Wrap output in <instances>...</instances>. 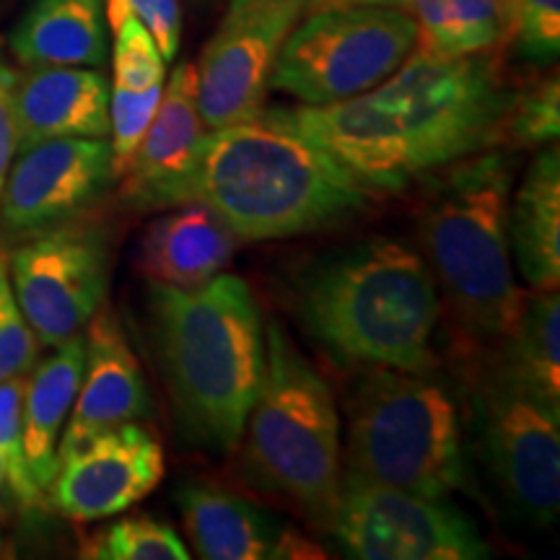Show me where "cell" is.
Listing matches in <instances>:
<instances>
[{
  "label": "cell",
  "mask_w": 560,
  "mask_h": 560,
  "mask_svg": "<svg viewBox=\"0 0 560 560\" xmlns=\"http://www.w3.org/2000/svg\"><path fill=\"white\" fill-rule=\"evenodd\" d=\"M514 91L499 52L444 58L416 47L366 94L283 112L371 192H402L472 153L499 149Z\"/></svg>",
  "instance_id": "obj_1"
},
{
  "label": "cell",
  "mask_w": 560,
  "mask_h": 560,
  "mask_svg": "<svg viewBox=\"0 0 560 560\" xmlns=\"http://www.w3.org/2000/svg\"><path fill=\"white\" fill-rule=\"evenodd\" d=\"M374 192L306 138L283 107L208 130L198 200L242 242H272L340 226L369 210Z\"/></svg>",
  "instance_id": "obj_2"
},
{
  "label": "cell",
  "mask_w": 560,
  "mask_h": 560,
  "mask_svg": "<svg viewBox=\"0 0 560 560\" xmlns=\"http://www.w3.org/2000/svg\"><path fill=\"white\" fill-rule=\"evenodd\" d=\"M149 314L182 431L200 450L231 454L265 363L262 314L247 280L219 272L198 289L149 283Z\"/></svg>",
  "instance_id": "obj_3"
},
{
  "label": "cell",
  "mask_w": 560,
  "mask_h": 560,
  "mask_svg": "<svg viewBox=\"0 0 560 560\" xmlns=\"http://www.w3.org/2000/svg\"><path fill=\"white\" fill-rule=\"evenodd\" d=\"M514 161L488 149L452 164L420 210L418 229L462 359L493 355L511 338L527 291L511 268L509 206Z\"/></svg>",
  "instance_id": "obj_4"
},
{
  "label": "cell",
  "mask_w": 560,
  "mask_h": 560,
  "mask_svg": "<svg viewBox=\"0 0 560 560\" xmlns=\"http://www.w3.org/2000/svg\"><path fill=\"white\" fill-rule=\"evenodd\" d=\"M299 317L338 361L397 371L436 366L439 289L408 244L374 240L327 257L301 280Z\"/></svg>",
  "instance_id": "obj_5"
},
{
  "label": "cell",
  "mask_w": 560,
  "mask_h": 560,
  "mask_svg": "<svg viewBox=\"0 0 560 560\" xmlns=\"http://www.w3.org/2000/svg\"><path fill=\"white\" fill-rule=\"evenodd\" d=\"M342 423L330 384L280 322L265 327V363L247 425L249 478L327 527L342 488Z\"/></svg>",
  "instance_id": "obj_6"
},
{
  "label": "cell",
  "mask_w": 560,
  "mask_h": 560,
  "mask_svg": "<svg viewBox=\"0 0 560 560\" xmlns=\"http://www.w3.org/2000/svg\"><path fill=\"white\" fill-rule=\"evenodd\" d=\"M342 472L425 499L470 488L462 418L431 371L369 369L348 402Z\"/></svg>",
  "instance_id": "obj_7"
},
{
  "label": "cell",
  "mask_w": 560,
  "mask_h": 560,
  "mask_svg": "<svg viewBox=\"0 0 560 560\" xmlns=\"http://www.w3.org/2000/svg\"><path fill=\"white\" fill-rule=\"evenodd\" d=\"M304 13L280 45L270 89L310 107L366 94L418 45V26L405 9L332 5Z\"/></svg>",
  "instance_id": "obj_8"
},
{
  "label": "cell",
  "mask_w": 560,
  "mask_h": 560,
  "mask_svg": "<svg viewBox=\"0 0 560 560\" xmlns=\"http://www.w3.org/2000/svg\"><path fill=\"white\" fill-rule=\"evenodd\" d=\"M478 452L511 509L537 527L560 511V405L524 387L493 359L472 374Z\"/></svg>",
  "instance_id": "obj_9"
},
{
  "label": "cell",
  "mask_w": 560,
  "mask_h": 560,
  "mask_svg": "<svg viewBox=\"0 0 560 560\" xmlns=\"http://www.w3.org/2000/svg\"><path fill=\"white\" fill-rule=\"evenodd\" d=\"M327 532L359 560H482L478 524L446 499H425L342 472Z\"/></svg>",
  "instance_id": "obj_10"
},
{
  "label": "cell",
  "mask_w": 560,
  "mask_h": 560,
  "mask_svg": "<svg viewBox=\"0 0 560 560\" xmlns=\"http://www.w3.org/2000/svg\"><path fill=\"white\" fill-rule=\"evenodd\" d=\"M13 296L42 346L83 332L102 310L112 278V236L104 226L66 221L26 236L9 255Z\"/></svg>",
  "instance_id": "obj_11"
},
{
  "label": "cell",
  "mask_w": 560,
  "mask_h": 560,
  "mask_svg": "<svg viewBox=\"0 0 560 560\" xmlns=\"http://www.w3.org/2000/svg\"><path fill=\"white\" fill-rule=\"evenodd\" d=\"M306 3L226 11L200 55L198 109L206 130L252 120L265 109L280 45L304 16Z\"/></svg>",
  "instance_id": "obj_12"
},
{
  "label": "cell",
  "mask_w": 560,
  "mask_h": 560,
  "mask_svg": "<svg viewBox=\"0 0 560 560\" xmlns=\"http://www.w3.org/2000/svg\"><path fill=\"white\" fill-rule=\"evenodd\" d=\"M0 198V226L9 236L79 219L112 185L107 138H58L19 151Z\"/></svg>",
  "instance_id": "obj_13"
},
{
  "label": "cell",
  "mask_w": 560,
  "mask_h": 560,
  "mask_svg": "<svg viewBox=\"0 0 560 560\" xmlns=\"http://www.w3.org/2000/svg\"><path fill=\"white\" fill-rule=\"evenodd\" d=\"M161 478L164 446L138 420L100 433L60 459L47 499L68 520L100 522L136 506Z\"/></svg>",
  "instance_id": "obj_14"
},
{
  "label": "cell",
  "mask_w": 560,
  "mask_h": 560,
  "mask_svg": "<svg viewBox=\"0 0 560 560\" xmlns=\"http://www.w3.org/2000/svg\"><path fill=\"white\" fill-rule=\"evenodd\" d=\"M206 132L198 109V73L192 62H179L120 179L122 206L138 213H153L198 200V170Z\"/></svg>",
  "instance_id": "obj_15"
},
{
  "label": "cell",
  "mask_w": 560,
  "mask_h": 560,
  "mask_svg": "<svg viewBox=\"0 0 560 560\" xmlns=\"http://www.w3.org/2000/svg\"><path fill=\"white\" fill-rule=\"evenodd\" d=\"M83 330L86 363L73 410L62 429L58 462L79 452L100 433L138 423L151 412L149 382L117 314L109 306H102Z\"/></svg>",
  "instance_id": "obj_16"
},
{
  "label": "cell",
  "mask_w": 560,
  "mask_h": 560,
  "mask_svg": "<svg viewBox=\"0 0 560 560\" xmlns=\"http://www.w3.org/2000/svg\"><path fill=\"white\" fill-rule=\"evenodd\" d=\"M19 151L58 138L109 136V81L94 68H30L16 81Z\"/></svg>",
  "instance_id": "obj_17"
},
{
  "label": "cell",
  "mask_w": 560,
  "mask_h": 560,
  "mask_svg": "<svg viewBox=\"0 0 560 560\" xmlns=\"http://www.w3.org/2000/svg\"><path fill=\"white\" fill-rule=\"evenodd\" d=\"M234 249L236 236L206 202L192 200L149 223L140 236L136 268L149 283L198 289L226 270Z\"/></svg>",
  "instance_id": "obj_18"
},
{
  "label": "cell",
  "mask_w": 560,
  "mask_h": 560,
  "mask_svg": "<svg viewBox=\"0 0 560 560\" xmlns=\"http://www.w3.org/2000/svg\"><path fill=\"white\" fill-rule=\"evenodd\" d=\"M83 363H86V340L83 332H75L73 338L55 346V353L37 363L32 376H26L21 436H24L26 467L45 499L58 472V444L79 395Z\"/></svg>",
  "instance_id": "obj_19"
},
{
  "label": "cell",
  "mask_w": 560,
  "mask_h": 560,
  "mask_svg": "<svg viewBox=\"0 0 560 560\" xmlns=\"http://www.w3.org/2000/svg\"><path fill=\"white\" fill-rule=\"evenodd\" d=\"M192 550L202 560H265L280 535V524L210 480H185L174 493Z\"/></svg>",
  "instance_id": "obj_20"
},
{
  "label": "cell",
  "mask_w": 560,
  "mask_h": 560,
  "mask_svg": "<svg viewBox=\"0 0 560 560\" xmlns=\"http://www.w3.org/2000/svg\"><path fill=\"white\" fill-rule=\"evenodd\" d=\"M9 45L24 68H100L107 60L104 0H34Z\"/></svg>",
  "instance_id": "obj_21"
},
{
  "label": "cell",
  "mask_w": 560,
  "mask_h": 560,
  "mask_svg": "<svg viewBox=\"0 0 560 560\" xmlns=\"http://www.w3.org/2000/svg\"><path fill=\"white\" fill-rule=\"evenodd\" d=\"M509 242L529 291L560 285V151L542 149L509 206Z\"/></svg>",
  "instance_id": "obj_22"
},
{
  "label": "cell",
  "mask_w": 560,
  "mask_h": 560,
  "mask_svg": "<svg viewBox=\"0 0 560 560\" xmlns=\"http://www.w3.org/2000/svg\"><path fill=\"white\" fill-rule=\"evenodd\" d=\"M420 50L462 58L501 52L511 42L506 0H405Z\"/></svg>",
  "instance_id": "obj_23"
},
{
  "label": "cell",
  "mask_w": 560,
  "mask_h": 560,
  "mask_svg": "<svg viewBox=\"0 0 560 560\" xmlns=\"http://www.w3.org/2000/svg\"><path fill=\"white\" fill-rule=\"evenodd\" d=\"M493 359L506 374L560 405V299L558 291H529L511 338Z\"/></svg>",
  "instance_id": "obj_24"
},
{
  "label": "cell",
  "mask_w": 560,
  "mask_h": 560,
  "mask_svg": "<svg viewBox=\"0 0 560 560\" xmlns=\"http://www.w3.org/2000/svg\"><path fill=\"white\" fill-rule=\"evenodd\" d=\"M81 558L96 560H187L190 550L177 529L156 516H125L86 537Z\"/></svg>",
  "instance_id": "obj_25"
},
{
  "label": "cell",
  "mask_w": 560,
  "mask_h": 560,
  "mask_svg": "<svg viewBox=\"0 0 560 560\" xmlns=\"http://www.w3.org/2000/svg\"><path fill=\"white\" fill-rule=\"evenodd\" d=\"M104 16L115 34V55H112L115 81L112 86L130 91L161 86L170 62L164 60L156 39L145 30L143 21L125 5V0H104Z\"/></svg>",
  "instance_id": "obj_26"
},
{
  "label": "cell",
  "mask_w": 560,
  "mask_h": 560,
  "mask_svg": "<svg viewBox=\"0 0 560 560\" xmlns=\"http://www.w3.org/2000/svg\"><path fill=\"white\" fill-rule=\"evenodd\" d=\"M560 132V81L552 70L545 79L514 91L503 122V143L511 149H542Z\"/></svg>",
  "instance_id": "obj_27"
},
{
  "label": "cell",
  "mask_w": 560,
  "mask_h": 560,
  "mask_svg": "<svg viewBox=\"0 0 560 560\" xmlns=\"http://www.w3.org/2000/svg\"><path fill=\"white\" fill-rule=\"evenodd\" d=\"M164 83L145 91H130L109 86V153H112V179L120 182L136 156L140 140L156 115Z\"/></svg>",
  "instance_id": "obj_28"
},
{
  "label": "cell",
  "mask_w": 560,
  "mask_h": 560,
  "mask_svg": "<svg viewBox=\"0 0 560 560\" xmlns=\"http://www.w3.org/2000/svg\"><path fill=\"white\" fill-rule=\"evenodd\" d=\"M26 376L30 374H19L0 384V454L9 459L13 499L24 509H37L45 503V495L34 486L30 467H26L24 436H21V410H24Z\"/></svg>",
  "instance_id": "obj_29"
},
{
  "label": "cell",
  "mask_w": 560,
  "mask_h": 560,
  "mask_svg": "<svg viewBox=\"0 0 560 560\" xmlns=\"http://www.w3.org/2000/svg\"><path fill=\"white\" fill-rule=\"evenodd\" d=\"M511 42L535 66H550L560 52V0H506Z\"/></svg>",
  "instance_id": "obj_30"
},
{
  "label": "cell",
  "mask_w": 560,
  "mask_h": 560,
  "mask_svg": "<svg viewBox=\"0 0 560 560\" xmlns=\"http://www.w3.org/2000/svg\"><path fill=\"white\" fill-rule=\"evenodd\" d=\"M37 335L21 314L9 278V255L0 252V384L30 374L37 359Z\"/></svg>",
  "instance_id": "obj_31"
},
{
  "label": "cell",
  "mask_w": 560,
  "mask_h": 560,
  "mask_svg": "<svg viewBox=\"0 0 560 560\" xmlns=\"http://www.w3.org/2000/svg\"><path fill=\"white\" fill-rule=\"evenodd\" d=\"M125 5L143 21L156 39L166 62L177 60L182 45V3L179 0H125Z\"/></svg>",
  "instance_id": "obj_32"
},
{
  "label": "cell",
  "mask_w": 560,
  "mask_h": 560,
  "mask_svg": "<svg viewBox=\"0 0 560 560\" xmlns=\"http://www.w3.org/2000/svg\"><path fill=\"white\" fill-rule=\"evenodd\" d=\"M16 70L0 52V198H3L5 179L19 153V132H16V107H13V94H16Z\"/></svg>",
  "instance_id": "obj_33"
},
{
  "label": "cell",
  "mask_w": 560,
  "mask_h": 560,
  "mask_svg": "<svg viewBox=\"0 0 560 560\" xmlns=\"http://www.w3.org/2000/svg\"><path fill=\"white\" fill-rule=\"evenodd\" d=\"M332 5H392V9H402L405 0H306L304 11L332 9Z\"/></svg>",
  "instance_id": "obj_34"
},
{
  "label": "cell",
  "mask_w": 560,
  "mask_h": 560,
  "mask_svg": "<svg viewBox=\"0 0 560 560\" xmlns=\"http://www.w3.org/2000/svg\"><path fill=\"white\" fill-rule=\"evenodd\" d=\"M13 499V490H11V475H9V459L0 454V511H3L5 501ZM16 501V499H13Z\"/></svg>",
  "instance_id": "obj_35"
},
{
  "label": "cell",
  "mask_w": 560,
  "mask_h": 560,
  "mask_svg": "<svg viewBox=\"0 0 560 560\" xmlns=\"http://www.w3.org/2000/svg\"><path fill=\"white\" fill-rule=\"evenodd\" d=\"M276 3H293V0H231L229 11H247V9H260V5H276ZM306 3V0H299Z\"/></svg>",
  "instance_id": "obj_36"
}]
</instances>
